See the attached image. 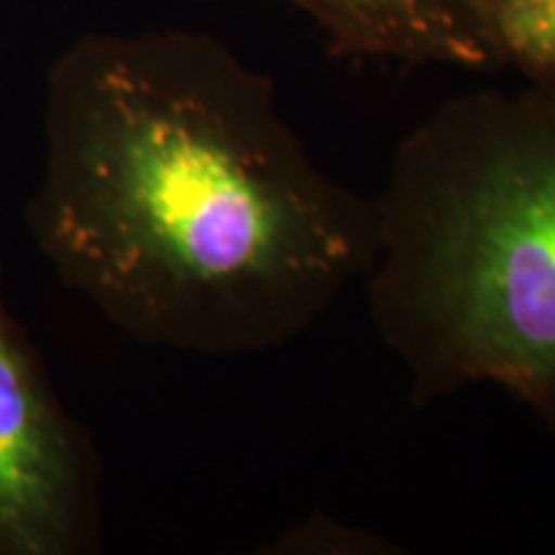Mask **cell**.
I'll return each mask as SVG.
<instances>
[{
    "mask_svg": "<svg viewBox=\"0 0 555 555\" xmlns=\"http://www.w3.org/2000/svg\"><path fill=\"white\" fill-rule=\"evenodd\" d=\"M24 221L62 286L142 345L255 356L378 255V204L324 172L270 75L211 34H86L47 73Z\"/></svg>",
    "mask_w": 555,
    "mask_h": 555,
    "instance_id": "cell-1",
    "label": "cell"
},
{
    "mask_svg": "<svg viewBox=\"0 0 555 555\" xmlns=\"http://www.w3.org/2000/svg\"><path fill=\"white\" fill-rule=\"evenodd\" d=\"M376 204L367 309L414 404L489 384L555 433V88L446 101Z\"/></svg>",
    "mask_w": 555,
    "mask_h": 555,
    "instance_id": "cell-2",
    "label": "cell"
},
{
    "mask_svg": "<svg viewBox=\"0 0 555 555\" xmlns=\"http://www.w3.org/2000/svg\"><path fill=\"white\" fill-rule=\"evenodd\" d=\"M103 545V466L0 273V555H90Z\"/></svg>",
    "mask_w": 555,
    "mask_h": 555,
    "instance_id": "cell-3",
    "label": "cell"
},
{
    "mask_svg": "<svg viewBox=\"0 0 555 555\" xmlns=\"http://www.w3.org/2000/svg\"><path fill=\"white\" fill-rule=\"evenodd\" d=\"M327 37L337 57L499 69L481 0H286Z\"/></svg>",
    "mask_w": 555,
    "mask_h": 555,
    "instance_id": "cell-4",
    "label": "cell"
},
{
    "mask_svg": "<svg viewBox=\"0 0 555 555\" xmlns=\"http://www.w3.org/2000/svg\"><path fill=\"white\" fill-rule=\"evenodd\" d=\"M481 9L499 69L555 88V0H481Z\"/></svg>",
    "mask_w": 555,
    "mask_h": 555,
    "instance_id": "cell-5",
    "label": "cell"
},
{
    "mask_svg": "<svg viewBox=\"0 0 555 555\" xmlns=\"http://www.w3.org/2000/svg\"><path fill=\"white\" fill-rule=\"evenodd\" d=\"M378 543L384 540L376 535H367L363 530H352L347 525H335L330 519H314L301 522L278 540L275 551L286 553H376L380 551Z\"/></svg>",
    "mask_w": 555,
    "mask_h": 555,
    "instance_id": "cell-6",
    "label": "cell"
}]
</instances>
